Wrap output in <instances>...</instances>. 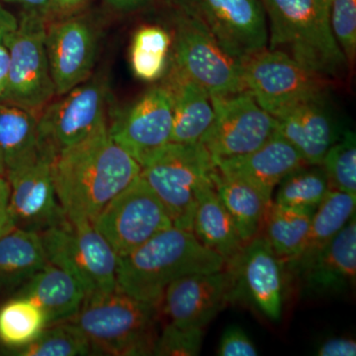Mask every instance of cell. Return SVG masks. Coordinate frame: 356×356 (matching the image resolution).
<instances>
[{
  "label": "cell",
  "instance_id": "6da1fadb",
  "mask_svg": "<svg viewBox=\"0 0 356 356\" xmlns=\"http://www.w3.org/2000/svg\"><path fill=\"white\" fill-rule=\"evenodd\" d=\"M140 165L110 136L108 123L51 161L58 200L70 221L93 222L140 175Z\"/></svg>",
  "mask_w": 356,
  "mask_h": 356
},
{
  "label": "cell",
  "instance_id": "7a4b0ae2",
  "mask_svg": "<svg viewBox=\"0 0 356 356\" xmlns=\"http://www.w3.org/2000/svg\"><path fill=\"white\" fill-rule=\"evenodd\" d=\"M224 268L222 257L204 247L192 232L172 226L118 257L117 288L159 307L166 287L177 278Z\"/></svg>",
  "mask_w": 356,
  "mask_h": 356
},
{
  "label": "cell",
  "instance_id": "3957f363",
  "mask_svg": "<svg viewBox=\"0 0 356 356\" xmlns=\"http://www.w3.org/2000/svg\"><path fill=\"white\" fill-rule=\"evenodd\" d=\"M266 11L267 49L280 51L334 83L350 64L332 34L330 0H261Z\"/></svg>",
  "mask_w": 356,
  "mask_h": 356
},
{
  "label": "cell",
  "instance_id": "277c9868",
  "mask_svg": "<svg viewBox=\"0 0 356 356\" xmlns=\"http://www.w3.org/2000/svg\"><path fill=\"white\" fill-rule=\"evenodd\" d=\"M159 313V307L116 288L86 297L69 321L83 332L97 355H153Z\"/></svg>",
  "mask_w": 356,
  "mask_h": 356
},
{
  "label": "cell",
  "instance_id": "5b68a950",
  "mask_svg": "<svg viewBox=\"0 0 356 356\" xmlns=\"http://www.w3.org/2000/svg\"><path fill=\"white\" fill-rule=\"evenodd\" d=\"M140 177L165 208L172 225L192 232L199 191L213 184L214 161L201 143H168L140 165Z\"/></svg>",
  "mask_w": 356,
  "mask_h": 356
},
{
  "label": "cell",
  "instance_id": "8992f818",
  "mask_svg": "<svg viewBox=\"0 0 356 356\" xmlns=\"http://www.w3.org/2000/svg\"><path fill=\"white\" fill-rule=\"evenodd\" d=\"M40 236L48 261L74 276L86 297L116 289L118 257L92 222L65 217Z\"/></svg>",
  "mask_w": 356,
  "mask_h": 356
},
{
  "label": "cell",
  "instance_id": "52a82bcc",
  "mask_svg": "<svg viewBox=\"0 0 356 356\" xmlns=\"http://www.w3.org/2000/svg\"><path fill=\"white\" fill-rule=\"evenodd\" d=\"M48 20L22 11L15 30L4 41L9 55L6 90L0 102L38 115L56 95L46 49Z\"/></svg>",
  "mask_w": 356,
  "mask_h": 356
},
{
  "label": "cell",
  "instance_id": "ba28073f",
  "mask_svg": "<svg viewBox=\"0 0 356 356\" xmlns=\"http://www.w3.org/2000/svg\"><path fill=\"white\" fill-rule=\"evenodd\" d=\"M242 70L245 89L274 118L332 86L285 54L267 48L243 60Z\"/></svg>",
  "mask_w": 356,
  "mask_h": 356
},
{
  "label": "cell",
  "instance_id": "9c48e42d",
  "mask_svg": "<svg viewBox=\"0 0 356 356\" xmlns=\"http://www.w3.org/2000/svg\"><path fill=\"white\" fill-rule=\"evenodd\" d=\"M60 97L38 115L39 153L51 161L107 123L104 79H88Z\"/></svg>",
  "mask_w": 356,
  "mask_h": 356
},
{
  "label": "cell",
  "instance_id": "30bf717a",
  "mask_svg": "<svg viewBox=\"0 0 356 356\" xmlns=\"http://www.w3.org/2000/svg\"><path fill=\"white\" fill-rule=\"evenodd\" d=\"M175 26L173 69L200 84L211 97L247 90L242 63L222 50L200 23L177 11Z\"/></svg>",
  "mask_w": 356,
  "mask_h": 356
},
{
  "label": "cell",
  "instance_id": "8fae6325",
  "mask_svg": "<svg viewBox=\"0 0 356 356\" xmlns=\"http://www.w3.org/2000/svg\"><path fill=\"white\" fill-rule=\"evenodd\" d=\"M197 21L238 62L267 48L268 28L261 0H172Z\"/></svg>",
  "mask_w": 356,
  "mask_h": 356
},
{
  "label": "cell",
  "instance_id": "7c38bea8",
  "mask_svg": "<svg viewBox=\"0 0 356 356\" xmlns=\"http://www.w3.org/2000/svg\"><path fill=\"white\" fill-rule=\"evenodd\" d=\"M92 222L118 257L173 226L165 208L140 175L107 203Z\"/></svg>",
  "mask_w": 356,
  "mask_h": 356
},
{
  "label": "cell",
  "instance_id": "4fadbf2b",
  "mask_svg": "<svg viewBox=\"0 0 356 356\" xmlns=\"http://www.w3.org/2000/svg\"><path fill=\"white\" fill-rule=\"evenodd\" d=\"M211 99L214 120L200 143L214 161L252 153L277 132V120L248 90Z\"/></svg>",
  "mask_w": 356,
  "mask_h": 356
},
{
  "label": "cell",
  "instance_id": "5bb4252c",
  "mask_svg": "<svg viewBox=\"0 0 356 356\" xmlns=\"http://www.w3.org/2000/svg\"><path fill=\"white\" fill-rule=\"evenodd\" d=\"M235 277L229 269L181 276L163 293L159 311L168 323L203 329L234 300Z\"/></svg>",
  "mask_w": 356,
  "mask_h": 356
},
{
  "label": "cell",
  "instance_id": "9a60e30c",
  "mask_svg": "<svg viewBox=\"0 0 356 356\" xmlns=\"http://www.w3.org/2000/svg\"><path fill=\"white\" fill-rule=\"evenodd\" d=\"M172 95L168 86L147 91L132 106L115 116L108 126L117 145L139 165L172 139Z\"/></svg>",
  "mask_w": 356,
  "mask_h": 356
},
{
  "label": "cell",
  "instance_id": "2e32d148",
  "mask_svg": "<svg viewBox=\"0 0 356 356\" xmlns=\"http://www.w3.org/2000/svg\"><path fill=\"white\" fill-rule=\"evenodd\" d=\"M46 49L56 95H64L89 79L97 58L98 34L81 17L47 25Z\"/></svg>",
  "mask_w": 356,
  "mask_h": 356
},
{
  "label": "cell",
  "instance_id": "e0dca14e",
  "mask_svg": "<svg viewBox=\"0 0 356 356\" xmlns=\"http://www.w3.org/2000/svg\"><path fill=\"white\" fill-rule=\"evenodd\" d=\"M226 268L235 277L234 299L245 297L269 320H280L286 281L284 267L264 236L245 243L238 261Z\"/></svg>",
  "mask_w": 356,
  "mask_h": 356
},
{
  "label": "cell",
  "instance_id": "ac0fdd59",
  "mask_svg": "<svg viewBox=\"0 0 356 356\" xmlns=\"http://www.w3.org/2000/svg\"><path fill=\"white\" fill-rule=\"evenodd\" d=\"M6 178L10 184L9 209L15 228L41 234L65 221L50 159L40 154L33 163L8 173Z\"/></svg>",
  "mask_w": 356,
  "mask_h": 356
},
{
  "label": "cell",
  "instance_id": "d6986e66",
  "mask_svg": "<svg viewBox=\"0 0 356 356\" xmlns=\"http://www.w3.org/2000/svg\"><path fill=\"white\" fill-rule=\"evenodd\" d=\"M275 119L277 132L299 152L307 165H322L330 147L343 133L329 92L299 103Z\"/></svg>",
  "mask_w": 356,
  "mask_h": 356
},
{
  "label": "cell",
  "instance_id": "ffe728a7",
  "mask_svg": "<svg viewBox=\"0 0 356 356\" xmlns=\"http://www.w3.org/2000/svg\"><path fill=\"white\" fill-rule=\"evenodd\" d=\"M293 277L298 278L302 291L311 296H330L353 289L356 281L355 215Z\"/></svg>",
  "mask_w": 356,
  "mask_h": 356
},
{
  "label": "cell",
  "instance_id": "44dd1931",
  "mask_svg": "<svg viewBox=\"0 0 356 356\" xmlns=\"http://www.w3.org/2000/svg\"><path fill=\"white\" fill-rule=\"evenodd\" d=\"M214 163L218 172L250 184L268 203L273 202V191L281 180L307 165L299 152L278 132L252 153Z\"/></svg>",
  "mask_w": 356,
  "mask_h": 356
},
{
  "label": "cell",
  "instance_id": "7402d4cb",
  "mask_svg": "<svg viewBox=\"0 0 356 356\" xmlns=\"http://www.w3.org/2000/svg\"><path fill=\"white\" fill-rule=\"evenodd\" d=\"M192 233L204 247L222 257L225 267L233 266L242 254L245 243L218 195L214 182L199 191Z\"/></svg>",
  "mask_w": 356,
  "mask_h": 356
},
{
  "label": "cell",
  "instance_id": "603a6c76",
  "mask_svg": "<svg viewBox=\"0 0 356 356\" xmlns=\"http://www.w3.org/2000/svg\"><path fill=\"white\" fill-rule=\"evenodd\" d=\"M18 297L34 301L44 312L47 325H50L76 316L86 292L74 276L49 262L23 285Z\"/></svg>",
  "mask_w": 356,
  "mask_h": 356
},
{
  "label": "cell",
  "instance_id": "cb8c5ba5",
  "mask_svg": "<svg viewBox=\"0 0 356 356\" xmlns=\"http://www.w3.org/2000/svg\"><path fill=\"white\" fill-rule=\"evenodd\" d=\"M172 95L173 124L170 142L200 143L214 120L212 99L197 83L173 69L168 84Z\"/></svg>",
  "mask_w": 356,
  "mask_h": 356
},
{
  "label": "cell",
  "instance_id": "d4e9b609",
  "mask_svg": "<svg viewBox=\"0 0 356 356\" xmlns=\"http://www.w3.org/2000/svg\"><path fill=\"white\" fill-rule=\"evenodd\" d=\"M356 196L330 189L312 217L310 229L297 257L283 264L285 276L306 266L355 215Z\"/></svg>",
  "mask_w": 356,
  "mask_h": 356
},
{
  "label": "cell",
  "instance_id": "484cf974",
  "mask_svg": "<svg viewBox=\"0 0 356 356\" xmlns=\"http://www.w3.org/2000/svg\"><path fill=\"white\" fill-rule=\"evenodd\" d=\"M48 264L40 234L13 228L0 235V290L24 285Z\"/></svg>",
  "mask_w": 356,
  "mask_h": 356
},
{
  "label": "cell",
  "instance_id": "4316f807",
  "mask_svg": "<svg viewBox=\"0 0 356 356\" xmlns=\"http://www.w3.org/2000/svg\"><path fill=\"white\" fill-rule=\"evenodd\" d=\"M0 154L6 175L38 158V115L0 102Z\"/></svg>",
  "mask_w": 356,
  "mask_h": 356
},
{
  "label": "cell",
  "instance_id": "83f0119b",
  "mask_svg": "<svg viewBox=\"0 0 356 356\" xmlns=\"http://www.w3.org/2000/svg\"><path fill=\"white\" fill-rule=\"evenodd\" d=\"M213 182L218 195L235 222L243 243H248L259 235L264 215L271 203L261 193L236 178L215 170Z\"/></svg>",
  "mask_w": 356,
  "mask_h": 356
},
{
  "label": "cell",
  "instance_id": "f1b7e54d",
  "mask_svg": "<svg viewBox=\"0 0 356 356\" xmlns=\"http://www.w3.org/2000/svg\"><path fill=\"white\" fill-rule=\"evenodd\" d=\"M313 211L280 205L273 201L267 208L259 235L271 245L282 264L298 255L305 243Z\"/></svg>",
  "mask_w": 356,
  "mask_h": 356
},
{
  "label": "cell",
  "instance_id": "f546056e",
  "mask_svg": "<svg viewBox=\"0 0 356 356\" xmlns=\"http://www.w3.org/2000/svg\"><path fill=\"white\" fill-rule=\"evenodd\" d=\"M172 37L161 26H144L134 34L130 50L134 74L143 81H154L165 72Z\"/></svg>",
  "mask_w": 356,
  "mask_h": 356
},
{
  "label": "cell",
  "instance_id": "4dcf8cb0",
  "mask_svg": "<svg viewBox=\"0 0 356 356\" xmlns=\"http://www.w3.org/2000/svg\"><path fill=\"white\" fill-rule=\"evenodd\" d=\"M276 188L274 203L315 212L331 186L322 165H305L287 175Z\"/></svg>",
  "mask_w": 356,
  "mask_h": 356
},
{
  "label": "cell",
  "instance_id": "1f68e13d",
  "mask_svg": "<svg viewBox=\"0 0 356 356\" xmlns=\"http://www.w3.org/2000/svg\"><path fill=\"white\" fill-rule=\"evenodd\" d=\"M46 327L44 312L25 297H17L0 309V341L7 346L23 348Z\"/></svg>",
  "mask_w": 356,
  "mask_h": 356
},
{
  "label": "cell",
  "instance_id": "d6a6232c",
  "mask_svg": "<svg viewBox=\"0 0 356 356\" xmlns=\"http://www.w3.org/2000/svg\"><path fill=\"white\" fill-rule=\"evenodd\" d=\"M20 356H76L92 353L83 332L70 321L47 325L32 343L14 350Z\"/></svg>",
  "mask_w": 356,
  "mask_h": 356
},
{
  "label": "cell",
  "instance_id": "836d02e7",
  "mask_svg": "<svg viewBox=\"0 0 356 356\" xmlns=\"http://www.w3.org/2000/svg\"><path fill=\"white\" fill-rule=\"evenodd\" d=\"M332 189L356 196V140L351 131L343 133L330 147L322 165Z\"/></svg>",
  "mask_w": 356,
  "mask_h": 356
},
{
  "label": "cell",
  "instance_id": "e575fe53",
  "mask_svg": "<svg viewBox=\"0 0 356 356\" xmlns=\"http://www.w3.org/2000/svg\"><path fill=\"white\" fill-rule=\"evenodd\" d=\"M332 34L350 67L356 58V0H330Z\"/></svg>",
  "mask_w": 356,
  "mask_h": 356
},
{
  "label": "cell",
  "instance_id": "d590c367",
  "mask_svg": "<svg viewBox=\"0 0 356 356\" xmlns=\"http://www.w3.org/2000/svg\"><path fill=\"white\" fill-rule=\"evenodd\" d=\"M203 329L178 327L166 323L159 334L153 355L195 356L202 348Z\"/></svg>",
  "mask_w": 356,
  "mask_h": 356
},
{
  "label": "cell",
  "instance_id": "8d00e7d4",
  "mask_svg": "<svg viewBox=\"0 0 356 356\" xmlns=\"http://www.w3.org/2000/svg\"><path fill=\"white\" fill-rule=\"evenodd\" d=\"M217 355L220 356H257V346L243 329L231 327L225 331L220 341Z\"/></svg>",
  "mask_w": 356,
  "mask_h": 356
},
{
  "label": "cell",
  "instance_id": "74e56055",
  "mask_svg": "<svg viewBox=\"0 0 356 356\" xmlns=\"http://www.w3.org/2000/svg\"><path fill=\"white\" fill-rule=\"evenodd\" d=\"M317 355L355 356L356 355V341L351 337H332L318 346Z\"/></svg>",
  "mask_w": 356,
  "mask_h": 356
},
{
  "label": "cell",
  "instance_id": "f35d334b",
  "mask_svg": "<svg viewBox=\"0 0 356 356\" xmlns=\"http://www.w3.org/2000/svg\"><path fill=\"white\" fill-rule=\"evenodd\" d=\"M10 184L6 177H0V235L15 228L9 209Z\"/></svg>",
  "mask_w": 356,
  "mask_h": 356
},
{
  "label": "cell",
  "instance_id": "ab89813d",
  "mask_svg": "<svg viewBox=\"0 0 356 356\" xmlns=\"http://www.w3.org/2000/svg\"><path fill=\"white\" fill-rule=\"evenodd\" d=\"M7 3H13L22 7L23 11L33 13L43 16L49 20L51 14L50 0H0Z\"/></svg>",
  "mask_w": 356,
  "mask_h": 356
},
{
  "label": "cell",
  "instance_id": "60d3db41",
  "mask_svg": "<svg viewBox=\"0 0 356 356\" xmlns=\"http://www.w3.org/2000/svg\"><path fill=\"white\" fill-rule=\"evenodd\" d=\"M18 23L19 19H17L10 11L7 10L0 1V44H3L4 41L17 29Z\"/></svg>",
  "mask_w": 356,
  "mask_h": 356
},
{
  "label": "cell",
  "instance_id": "b9f144b4",
  "mask_svg": "<svg viewBox=\"0 0 356 356\" xmlns=\"http://www.w3.org/2000/svg\"><path fill=\"white\" fill-rule=\"evenodd\" d=\"M117 13H131L149 6L153 0H104Z\"/></svg>",
  "mask_w": 356,
  "mask_h": 356
},
{
  "label": "cell",
  "instance_id": "7bdbcfd3",
  "mask_svg": "<svg viewBox=\"0 0 356 356\" xmlns=\"http://www.w3.org/2000/svg\"><path fill=\"white\" fill-rule=\"evenodd\" d=\"M51 14L72 13L86 3V0H50Z\"/></svg>",
  "mask_w": 356,
  "mask_h": 356
},
{
  "label": "cell",
  "instance_id": "ee69618b",
  "mask_svg": "<svg viewBox=\"0 0 356 356\" xmlns=\"http://www.w3.org/2000/svg\"><path fill=\"white\" fill-rule=\"evenodd\" d=\"M9 55L4 44H0V99L6 90L8 74Z\"/></svg>",
  "mask_w": 356,
  "mask_h": 356
},
{
  "label": "cell",
  "instance_id": "f6af8a7d",
  "mask_svg": "<svg viewBox=\"0 0 356 356\" xmlns=\"http://www.w3.org/2000/svg\"><path fill=\"white\" fill-rule=\"evenodd\" d=\"M0 177H6V168L4 165L3 159H2L1 154H0Z\"/></svg>",
  "mask_w": 356,
  "mask_h": 356
}]
</instances>
